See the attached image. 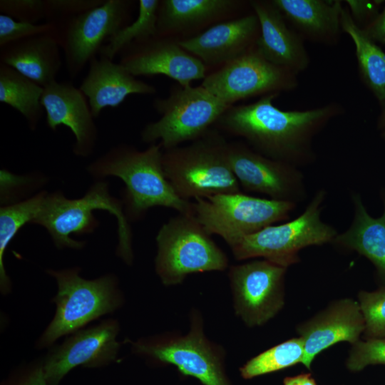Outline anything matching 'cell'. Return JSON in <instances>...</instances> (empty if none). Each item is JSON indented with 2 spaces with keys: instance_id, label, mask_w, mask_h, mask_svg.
<instances>
[{
  "instance_id": "11",
  "label": "cell",
  "mask_w": 385,
  "mask_h": 385,
  "mask_svg": "<svg viewBox=\"0 0 385 385\" xmlns=\"http://www.w3.org/2000/svg\"><path fill=\"white\" fill-rule=\"evenodd\" d=\"M132 3L104 0L101 4L56 25L57 39L71 78L99 55L109 37L128 25Z\"/></svg>"
},
{
  "instance_id": "35",
  "label": "cell",
  "mask_w": 385,
  "mask_h": 385,
  "mask_svg": "<svg viewBox=\"0 0 385 385\" xmlns=\"http://www.w3.org/2000/svg\"><path fill=\"white\" fill-rule=\"evenodd\" d=\"M0 12L16 20L37 24L45 20V0H1Z\"/></svg>"
},
{
  "instance_id": "15",
  "label": "cell",
  "mask_w": 385,
  "mask_h": 385,
  "mask_svg": "<svg viewBox=\"0 0 385 385\" xmlns=\"http://www.w3.org/2000/svg\"><path fill=\"white\" fill-rule=\"evenodd\" d=\"M227 158L240 187L270 199L297 203L306 195L297 167L267 158L240 142L228 143Z\"/></svg>"
},
{
  "instance_id": "32",
  "label": "cell",
  "mask_w": 385,
  "mask_h": 385,
  "mask_svg": "<svg viewBox=\"0 0 385 385\" xmlns=\"http://www.w3.org/2000/svg\"><path fill=\"white\" fill-rule=\"evenodd\" d=\"M53 34L57 35L54 24H32L16 20L6 14H0V47L29 37Z\"/></svg>"
},
{
  "instance_id": "38",
  "label": "cell",
  "mask_w": 385,
  "mask_h": 385,
  "mask_svg": "<svg viewBox=\"0 0 385 385\" xmlns=\"http://www.w3.org/2000/svg\"><path fill=\"white\" fill-rule=\"evenodd\" d=\"M362 29L374 42L385 44V6L371 23Z\"/></svg>"
},
{
  "instance_id": "21",
  "label": "cell",
  "mask_w": 385,
  "mask_h": 385,
  "mask_svg": "<svg viewBox=\"0 0 385 385\" xmlns=\"http://www.w3.org/2000/svg\"><path fill=\"white\" fill-rule=\"evenodd\" d=\"M79 89L86 96L94 118L106 108H117L132 94L150 95L154 86L137 79L123 65L99 56L88 63Z\"/></svg>"
},
{
  "instance_id": "20",
  "label": "cell",
  "mask_w": 385,
  "mask_h": 385,
  "mask_svg": "<svg viewBox=\"0 0 385 385\" xmlns=\"http://www.w3.org/2000/svg\"><path fill=\"white\" fill-rule=\"evenodd\" d=\"M260 36L257 16L247 15L217 24L178 45L203 63H227L255 47Z\"/></svg>"
},
{
  "instance_id": "3",
  "label": "cell",
  "mask_w": 385,
  "mask_h": 385,
  "mask_svg": "<svg viewBox=\"0 0 385 385\" xmlns=\"http://www.w3.org/2000/svg\"><path fill=\"white\" fill-rule=\"evenodd\" d=\"M96 210H106L115 217L118 239L116 255L130 265L133 252L129 220L123 202L110 194L105 181L95 183L77 199H68L59 191L47 192L31 223L45 227L58 249L80 250L86 242L73 240L71 235L93 232L99 224L93 214Z\"/></svg>"
},
{
  "instance_id": "6",
  "label": "cell",
  "mask_w": 385,
  "mask_h": 385,
  "mask_svg": "<svg viewBox=\"0 0 385 385\" xmlns=\"http://www.w3.org/2000/svg\"><path fill=\"white\" fill-rule=\"evenodd\" d=\"M155 272L166 286L193 273L223 271L228 258L194 215L179 214L164 223L155 237Z\"/></svg>"
},
{
  "instance_id": "37",
  "label": "cell",
  "mask_w": 385,
  "mask_h": 385,
  "mask_svg": "<svg viewBox=\"0 0 385 385\" xmlns=\"http://www.w3.org/2000/svg\"><path fill=\"white\" fill-rule=\"evenodd\" d=\"M345 2L355 23L359 26L364 24V28L379 14V9L383 1L347 0Z\"/></svg>"
},
{
  "instance_id": "31",
  "label": "cell",
  "mask_w": 385,
  "mask_h": 385,
  "mask_svg": "<svg viewBox=\"0 0 385 385\" xmlns=\"http://www.w3.org/2000/svg\"><path fill=\"white\" fill-rule=\"evenodd\" d=\"M358 299L364 319L366 338H385V287L374 292L361 291Z\"/></svg>"
},
{
  "instance_id": "7",
  "label": "cell",
  "mask_w": 385,
  "mask_h": 385,
  "mask_svg": "<svg viewBox=\"0 0 385 385\" xmlns=\"http://www.w3.org/2000/svg\"><path fill=\"white\" fill-rule=\"evenodd\" d=\"M325 197L324 190H319L296 219L267 226L241 238L230 247L235 258L262 257L287 268L299 261L298 252L302 249L333 242L338 235L337 230L321 219Z\"/></svg>"
},
{
  "instance_id": "23",
  "label": "cell",
  "mask_w": 385,
  "mask_h": 385,
  "mask_svg": "<svg viewBox=\"0 0 385 385\" xmlns=\"http://www.w3.org/2000/svg\"><path fill=\"white\" fill-rule=\"evenodd\" d=\"M304 40L324 45H334L342 32L341 1L272 0Z\"/></svg>"
},
{
  "instance_id": "14",
  "label": "cell",
  "mask_w": 385,
  "mask_h": 385,
  "mask_svg": "<svg viewBox=\"0 0 385 385\" xmlns=\"http://www.w3.org/2000/svg\"><path fill=\"white\" fill-rule=\"evenodd\" d=\"M120 330L116 319L103 320L96 325L71 334L61 344L51 346L42 360L49 385H59L64 376L77 366L98 368L118 358Z\"/></svg>"
},
{
  "instance_id": "18",
  "label": "cell",
  "mask_w": 385,
  "mask_h": 385,
  "mask_svg": "<svg viewBox=\"0 0 385 385\" xmlns=\"http://www.w3.org/2000/svg\"><path fill=\"white\" fill-rule=\"evenodd\" d=\"M364 329V319L358 302L344 298L332 302L297 326L304 351L301 363L310 369L312 362L321 351L340 342L355 344Z\"/></svg>"
},
{
  "instance_id": "34",
  "label": "cell",
  "mask_w": 385,
  "mask_h": 385,
  "mask_svg": "<svg viewBox=\"0 0 385 385\" xmlns=\"http://www.w3.org/2000/svg\"><path fill=\"white\" fill-rule=\"evenodd\" d=\"M104 0H45V21L56 26L101 4Z\"/></svg>"
},
{
  "instance_id": "24",
  "label": "cell",
  "mask_w": 385,
  "mask_h": 385,
  "mask_svg": "<svg viewBox=\"0 0 385 385\" xmlns=\"http://www.w3.org/2000/svg\"><path fill=\"white\" fill-rule=\"evenodd\" d=\"M352 200V224L344 233L337 235L333 242L366 257L385 277V198L384 212L377 218L369 215L358 194H354Z\"/></svg>"
},
{
  "instance_id": "29",
  "label": "cell",
  "mask_w": 385,
  "mask_h": 385,
  "mask_svg": "<svg viewBox=\"0 0 385 385\" xmlns=\"http://www.w3.org/2000/svg\"><path fill=\"white\" fill-rule=\"evenodd\" d=\"M159 4L158 0H140L136 19L109 37L102 46L99 56L113 60L123 48L131 43L155 36L158 34Z\"/></svg>"
},
{
  "instance_id": "17",
  "label": "cell",
  "mask_w": 385,
  "mask_h": 385,
  "mask_svg": "<svg viewBox=\"0 0 385 385\" xmlns=\"http://www.w3.org/2000/svg\"><path fill=\"white\" fill-rule=\"evenodd\" d=\"M41 104L50 129L56 130L63 125L71 130L76 155L86 158L93 153L98 130L88 101L79 88L71 82L55 81L43 87Z\"/></svg>"
},
{
  "instance_id": "16",
  "label": "cell",
  "mask_w": 385,
  "mask_h": 385,
  "mask_svg": "<svg viewBox=\"0 0 385 385\" xmlns=\"http://www.w3.org/2000/svg\"><path fill=\"white\" fill-rule=\"evenodd\" d=\"M120 63L132 75H165L182 87L205 78V66L198 58L158 34L145 40L133 42L122 49Z\"/></svg>"
},
{
  "instance_id": "25",
  "label": "cell",
  "mask_w": 385,
  "mask_h": 385,
  "mask_svg": "<svg viewBox=\"0 0 385 385\" xmlns=\"http://www.w3.org/2000/svg\"><path fill=\"white\" fill-rule=\"evenodd\" d=\"M342 32L354 42L359 77L376 98L381 110L385 109V52L359 26L349 9L341 13Z\"/></svg>"
},
{
  "instance_id": "8",
  "label": "cell",
  "mask_w": 385,
  "mask_h": 385,
  "mask_svg": "<svg viewBox=\"0 0 385 385\" xmlns=\"http://www.w3.org/2000/svg\"><path fill=\"white\" fill-rule=\"evenodd\" d=\"M130 342L133 353L153 364L173 365L181 374L203 385H232L225 371V352L205 336L197 313L192 314L185 335H158Z\"/></svg>"
},
{
  "instance_id": "5",
  "label": "cell",
  "mask_w": 385,
  "mask_h": 385,
  "mask_svg": "<svg viewBox=\"0 0 385 385\" xmlns=\"http://www.w3.org/2000/svg\"><path fill=\"white\" fill-rule=\"evenodd\" d=\"M227 143L208 130L189 145L163 151L165 175L182 199L241 192L227 158Z\"/></svg>"
},
{
  "instance_id": "12",
  "label": "cell",
  "mask_w": 385,
  "mask_h": 385,
  "mask_svg": "<svg viewBox=\"0 0 385 385\" xmlns=\"http://www.w3.org/2000/svg\"><path fill=\"white\" fill-rule=\"evenodd\" d=\"M230 106L258 95L297 88V75L267 61L254 47L204 78L201 85Z\"/></svg>"
},
{
  "instance_id": "13",
  "label": "cell",
  "mask_w": 385,
  "mask_h": 385,
  "mask_svg": "<svg viewBox=\"0 0 385 385\" xmlns=\"http://www.w3.org/2000/svg\"><path fill=\"white\" fill-rule=\"evenodd\" d=\"M286 270L266 260L230 267L235 310L246 325H263L283 307Z\"/></svg>"
},
{
  "instance_id": "40",
  "label": "cell",
  "mask_w": 385,
  "mask_h": 385,
  "mask_svg": "<svg viewBox=\"0 0 385 385\" xmlns=\"http://www.w3.org/2000/svg\"><path fill=\"white\" fill-rule=\"evenodd\" d=\"M377 128L381 136L385 139V109L381 110L377 120Z\"/></svg>"
},
{
  "instance_id": "9",
  "label": "cell",
  "mask_w": 385,
  "mask_h": 385,
  "mask_svg": "<svg viewBox=\"0 0 385 385\" xmlns=\"http://www.w3.org/2000/svg\"><path fill=\"white\" fill-rule=\"evenodd\" d=\"M154 106L161 117L145 126L141 138L149 143L159 140L164 150L202 137L230 108L202 86H181L167 98L156 99Z\"/></svg>"
},
{
  "instance_id": "1",
  "label": "cell",
  "mask_w": 385,
  "mask_h": 385,
  "mask_svg": "<svg viewBox=\"0 0 385 385\" xmlns=\"http://www.w3.org/2000/svg\"><path fill=\"white\" fill-rule=\"evenodd\" d=\"M279 94H267L255 103L230 108L219 121L267 158L296 167L312 163L316 158L314 136L344 109L340 103L330 102L304 111H283L273 103Z\"/></svg>"
},
{
  "instance_id": "27",
  "label": "cell",
  "mask_w": 385,
  "mask_h": 385,
  "mask_svg": "<svg viewBox=\"0 0 385 385\" xmlns=\"http://www.w3.org/2000/svg\"><path fill=\"white\" fill-rule=\"evenodd\" d=\"M236 3L230 0L160 1L157 34L211 20L229 11Z\"/></svg>"
},
{
  "instance_id": "26",
  "label": "cell",
  "mask_w": 385,
  "mask_h": 385,
  "mask_svg": "<svg viewBox=\"0 0 385 385\" xmlns=\"http://www.w3.org/2000/svg\"><path fill=\"white\" fill-rule=\"evenodd\" d=\"M43 87L13 68L0 63V102L18 111L34 130L44 111Z\"/></svg>"
},
{
  "instance_id": "2",
  "label": "cell",
  "mask_w": 385,
  "mask_h": 385,
  "mask_svg": "<svg viewBox=\"0 0 385 385\" xmlns=\"http://www.w3.org/2000/svg\"><path fill=\"white\" fill-rule=\"evenodd\" d=\"M160 143L146 150L120 145L110 149L87 168L96 178L115 176L125 183L123 205L130 221L138 220L153 207L175 210L193 215L192 202L182 199L165 175Z\"/></svg>"
},
{
  "instance_id": "36",
  "label": "cell",
  "mask_w": 385,
  "mask_h": 385,
  "mask_svg": "<svg viewBox=\"0 0 385 385\" xmlns=\"http://www.w3.org/2000/svg\"><path fill=\"white\" fill-rule=\"evenodd\" d=\"M1 385H49L45 377L42 360L21 365Z\"/></svg>"
},
{
  "instance_id": "4",
  "label": "cell",
  "mask_w": 385,
  "mask_h": 385,
  "mask_svg": "<svg viewBox=\"0 0 385 385\" xmlns=\"http://www.w3.org/2000/svg\"><path fill=\"white\" fill-rule=\"evenodd\" d=\"M80 270L76 267L46 271L57 283L58 291L53 298L56 308L53 318L36 342L37 349L52 346L60 337L83 329L123 305V293L114 274L86 279L80 276Z\"/></svg>"
},
{
  "instance_id": "10",
  "label": "cell",
  "mask_w": 385,
  "mask_h": 385,
  "mask_svg": "<svg viewBox=\"0 0 385 385\" xmlns=\"http://www.w3.org/2000/svg\"><path fill=\"white\" fill-rule=\"evenodd\" d=\"M192 202L193 215L210 235L230 247L241 238L289 218L296 203L240 192L219 194Z\"/></svg>"
},
{
  "instance_id": "22",
  "label": "cell",
  "mask_w": 385,
  "mask_h": 385,
  "mask_svg": "<svg viewBox=\"0 0 385 385\" xmlns=\"http://www.w3.org/2000/svg\"><path fill=\"white\" fill-rule=\"evenodd\" d=\"M60 49L56 34L37 35L1 46L0 63L46 87L62 66Z\"/></svg>"
},
{
  "instance_id": "28",
  "label": "cell",
  "mask_w": 385,
  "mask_h": 385,
  "mask_svg": "<svg viewBox=\"0 0 385 385\" xmlns=\"http://www.w3.org/2000/svg\"><path fill=\"white\" fill-rule=\"evenodd\" d=\"M46 193L41 191L26 200L5 205L0 209V291L3 295L11 290V280L4 263L5 251L19 230L25 224L32 222Z\"/></svg>"
},
{
  "instance_id": "19",
  "label": "cell",
  "mask_w": 385,
  "mask_h": 385,
  "mask_svg": "<svg viewBox=\"0 0 385 385\" xmlns=\"http://www.w3.org/2000/svg\"><path fill=\"white\" fill-rule=\"evenodd\" d=\"M250 4L260 24L256 49L267 61L295 74L305 71L310 63L304 39L290 29L281 11L272 1H252Z\"/></svg>"
},
{
  "instance_id": "39",
  "label": "cell",
  "mask_w": 385,
  "mask_h": 385,
  "mask_svg": "<svg viewBox=\"0 0 385 385\" xmlns=\"http://www.w3.org/2000/svg\"><path fill=\"white\" fill-rule=\"evenodd\" d=\"M284 385H317V384L310 374H301L286 377L284 379Z\"/></svg>"
},
{
  "instance_id": "30",
  "label": "cell",
  "mask_w": 385,
  "mask_h": 385,
  "mask_svg": "<svg viewBox=\"0 0 385 385\" xmlns=\"http://www.w3.org/2000/svg\"><path fill=\"white\" fill-rule=\"evenodd\" d=\"M304 353L302 339L293 338L253 357L240 369V372L243 379H250L280 371L301 363Z\"/></svg>"
},
{
  "instance_id": "33",
  "label": "cell",
  "mask_w": 385,
  "mask_h": 385,
  "mask_svg": "<svg viewBox=\"0 0 385 385\" xmlns=\"http://www.w3.org/2000/svg\"><path fill=\"white\" fill-rule=\"evenodd\" d=\"M346 364L353 372L360 371L369 365H385V338L359 340L352 344Z\"/></svg>"
}]
</instances>
